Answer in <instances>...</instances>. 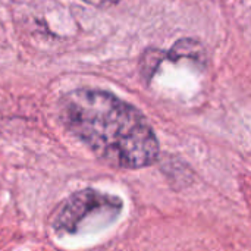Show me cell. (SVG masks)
<instances>
[{
	"label": "cell",
	"instance_id": "6da1fadb",
	"mask_svg": "<svg viewBox=\"0 0 251 251\" xmlns=\"http://www.w3.org/2000/svg\"><path fill=\"white\" fill-rule=\"evenodd\" d=\"M59 109L63 125L109 166L141 169L159 159V141L144 115L107 91L74 90Z\"/></svg>",
	"mask_w": 251,
	"mask_h": 251
},
{
	"label": "cell",
	"instance_id": "7a4b0ae2",
	"mask_svg": "<svg viewBox=\"0 0 251 251\" xmlns=\"http://www.w3.org/2000/svg\"><path fill=\"white\" fill-rule=\"evenodd\" d=\"M122 212V200L116 196L85 188L68 197L53 216V228L59 234L78 235L109 226Z\"/></svg>",
	"mask_w": 251,
	"mask_h": 251
},
{
	"label": "cell",
	"instance_id": "3957f363",
	"mask_svg": "<svg viewBox=\"0 0 251 251\" xmlns=\"http://www.w3.org/2000/svg\"><path fill=\"white\" fill-rule=\"evenodd\" d=\"M172 56H174L175 59L188 56L190 59L204 60L203 47H201L197 41H194V40H181V41H178V43L174 46V49H172Z\"/></svg>",
	"mask_w": 251,
	"mask_h": 251
},
{
	"label": "cell",
	"instance_id": "277c9868",
	"mask_svg": "<svg viewBox=\"0 0 251 251\" xmlns=\"http://www.w3.org/2000/svg\"><path fill=\"white\" fill-rule=\"evenodd\" d=\"M84 1L96 7H110L119 3V0H84Z\"/></svg>",
	"mask_w": 251,
	"mask_h": 251
}]
</instances>
